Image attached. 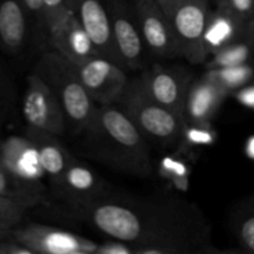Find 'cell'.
<instances>
[{
	"label": "cell",
	"instance_id": "d6986e66",
	"mask_svg": "<svg viewBox=\"0 0 254 254\" xmlns=\"http://www.w3.org/2000/svg\"><path fill=\"white\" fill-rule=\"evenodd\" d=\"M29 31V14L20 0H0V46L17 54L25 46Z\"/></svg>",
	"mask_w": 254,
	"mask_h": 254
},
{
	"label": "cell",
	"instance_id": "4fadbf2b",
	"mask_svg": "<svg viewBox=\"0 0 254 254\" xmlns=\"http://www.w3.org/2000/svg\"><path fill=\"white\" fill-rule=\"evenodd\" d=\"M67 4L92 37L98 55L121 64L114 46L108 10L103 0H67Z\"/></svg>",
	"mask_w": 254,
	"mask_h": 254
},
{
	"label": "cell",
	"instance_id": "f546056e",
	"mask_svg": "<svg viewBox=\"0 0 254 254\" xmlns=\"http://www.w3.org/2000/svg\"><path fill=\"white\" fill-rule=\"evenodd\" d=\"M0 254H34V252L9 236L0 240Z\"/></svg>",
	"mask_w": 254,
	"mask_h": 254
},
{
	"label": "cell",
	"instance_id": "7c38bea8",
	"mask_svg": "<svg viewBox=\"0 0 254 254\" xmlns=\"http://www.w3.org/2000/svg\"><path fill=\"white\" fill-rule=\"evenodd\" d=\"M55 196L64 203V210L88 205L108 191L104 181L86 164L72 160L56 186Z\"/></svg>",
	"mask_w": 254,
	"mask_h": 254
},
{
	"label": "cell",
	"instance_id": "4316f807",
	"mask_svg": "<svg viewBox=\"0 0 254 254\" xmlns=\"http://www.w3.org/2000/svg\"><path fill=\"white\" fill-rule=\"evenodd\" d=\"M159 175L171 181L174 185L181 190H188L189 188V169L184 161L174 159L171 156L161 159L158 165Z\"/></svg>",
	"mask_w": 254,
	"mask_h": 254
},
{
	"label": "cell",
	"instance_id": "f1b7e54d",
	"mask_svg": "<svg viewBox=\"0 0 254 254\" xmlns=\"http://www.w3.org/2000/svg\"><path fill=\"white\" fill-rule=\"evenodd\" d=\"M96 254H135V251L129 243L111 238L107 242L99 243Z\"/></svg>",
	"mask_w": 254,
	"mask_h": 254
},
{
	"label": "cell",
	"instance_id": "8992f818",
	"mask_svg": "<svg viewBox=\"0 0 254 254\" xmlns=\"http://www.w3.org/2000/svg\"><path fill=\"white\" fill-rule=\"evenodd\" d=\"M22 114L27 128L62 136L67 130V118L57 97L49 86L32 72L22 102Z\"/></svg>",
	"mask_w": 254,
	"mask_h": 254
},
{
	"label": "cell",
	"instance_id": "9c48e42d",
	"mask_svg": "<svg viewBox=\"0 0 254 254\" xmlns=\"http://www.w3.org/2000/svg\"><path fill=\"white\" fill-rule=\"evenodd\" d=\"M106 6L122 67L138 68L143 64L145 45L134 6H129L126 0H107Z\"/></svg>",
	"mask_w": 254,
	"mask_h": 254
},
{
	"label": "cell",
	"instance_id": "d4e9b609",
	"mask_svg": "<svg viewBox=\"0 0 254 254\" xmlns=\"http://www.w3.org/2000/svg\"><path fill=\"white\" fill-rule=\"evenodd\" d=\"M29 208L31 206L27 203L0 196V240L9 237L21 225Z\"/></svg>",
	"mask_w": 254,
	"mask_h": 254
},
{
	"label": "cell",
	"instance_id": "7a4b0ae2",
	"mask_svg": "<svg viewBox=\"0 0 254 254\" xmlns=\"http://www.w3.org/2000/svg\"><path fill=\"white\" fill-rule=\"evenodd\" d=\"M77 145L79 154L116 173L135 178L154 174L149 141L117 104L96 107Z\"/></svg>",
	"mask_w": 254,
	"mask_h": 254
},
{
	"label": "cell",
	"instance_id": "44dd1931",
	"mask_svg": "<svg viewBox=\"0 0 254 254\" xmlns=\"http://www.w3.org/2000/svg\"><path fill=\"white\" fill-rule=\"evenodd\" d=\"M0 196L27 203L34 207L44 200L45 188L39 181L20 178L0 165Z\"/></svg>",
	"mask_w": 254,
	"mask_h": 254
},
{
	"label": "cell",
	"instance_id": "6da1fadb",
	"mask_svg": "<svg viewBox=\"0 0 254 254\" xmlns=\"http://www.w3.org/2000/svg\"><path fill=\"white\" fill-rule=\"evenodd\" d=\"M107 237L133 246L135 254H211V225L196 203L169 193L111 192L64 210Z\"/></svg>",
	"mask_w": 254,
	"mask_h": 254
},
{
	"label": "cell",
	"instance_id": "484cf974",
	"mask_svg": "<svg viewBox=\"0 0 254 254\" xmlns=\"http://www.w3.org/2000/svg\"><path fill=\"white\" fill-rule=\"evenodd\" d=\"M72 14L67 0H42V16L47 40Z\"/></svg>",
	"mask_w": 254,
	"mask_h": 254
},
{
	"label": "cell",
	"instance_id": "5b68a950",
	"mask_svg": "<svg viewBox=\"0 0 254 254\" xmlns=\"http://www.w3.org/2000/svg\"><path fill=\"white\" fill-rule=\"evenodd\" d=\"M168 15L180 44L184 59L193 64L207 60L203 34L211 9L207 0H158Z\"/></svg>",
	"mask_w": 254,
	"mask_h": 254
},
{
	"label": "cell",
	"instance_id": "836d02e7",
	"mask_svg": "<svg viewBox=\"0 0 254 254\" xmlns=\"http://www.w3.org/2000/svg\"><path fill=\"white\" fill-rule=\"evenodd\" d=\"M252 64L254 66V49H253V59H252Z\"/></svg>",
	"mask_w": 254,
	"mask_h": 254
},
{
	"label": "cell",
	"instance_id": "2e32d148",
	"mask_svg": "<svg viewBox=\"0 0 254 254\" xmlns=\"http://www.w3.org/2000/svg\"><path fill=\"white\" fill-rule=\"evenodd\" d=\"M27 138L32 141L39 154L42 171L49 178L51 188L56 186L76 156L72 155L59 140V136L37 129L27 128Z\"/></svg>",
	"mask_w": 254,
	"mask_h": 254
},
{
	"label": "cell",
	"instance_id": "4dcf8cb0",
	"mask_svg": "<svg viewBox=\"0 0 254 254\" xmlns=\"http://www.w3.org/2000/svg\"><path fill=\"white\" fill-rule=\"evenodd\" d=\"M20 2L24 5L29 16L32 17L40 25V27L45 30L44 16H42V0H20Z\"/></svg>",
	"mask_w": 254,
	"mask_h": 254
},
{
	"label": "cell",
	"instance_id": "83f0119b",
	"mask_svg": "<svg viewBox=\"0 0 254 254\" xmlns=\"http://www.w3.org/2000/svg\"><path fill=\"white\" fill-rule=\"evenodd\" d=\"M218 7L232 12L243 21H254V0H215Z\"/></svg>",
	"mask_w": 254,
	"mask_h": 254
},
{
	"label": "cell",
	"instance_id": "30bf717a",
	"mask_svg": "<svg viewBox=\"0 0 254 254\" xmlns=\"http://www.w3.org/2000/svg\"><path fill=\"white\" fill-rule=\"evenodd\" d=\"M134 10L144 45L154 56L160 59L183 57L173 25L158 0H136Z\"/></svg>",
	"mask_w": 254,
	"mask_h": 254
},
{
	"label": "cell",
	"instance_id": "3957f363",
	"mask_svg": "<svg viewBox=\"0 0 254 254\" xmlns=\"http://www.w3.org/2000/svg\"><path fill=\"white\" fill-rule=\"evenodd\" d=\"M64 108L67 118L68 131L78 135L91 121L97 104L84 88L74 64L57 52H45L34 68Z\"/></svg>",
	"mask_w": 254,
	"mask_h": 254
},
{
	"label": "cell",
	"instance_id": "ba28073f",
	"mask_svg": "<svg viewBox=\"0 0 254 254\" xmlns=\"http://www.w3.org/2000/svg\"><path fill=\"white\" fill-rule=\"evenodd\" d=\"M10 236L34 254H96L99 245L69 231L40 223H21Z\"/></svg>",
	"mask_w": 254,
	"mask_h": 254
},
{
	"label": "cell",
	"instance_id": "5bb4252c",
	"mask_svg": "<svg viewBox=\"0 0 254 254\" xmlns=\"http://www.w3.org/2000/svg\"><path fill=\"white\" fill-rule=\"evenodd\" d=\"M228 96L230 94L206 73L200 78H193L184 102V122L211 123Z\"/></svg>",
	"mask_w": 254,
	"mask_h": 254
},
{
	"label": "cell",
	"instance_id": "603a6c76",
	"mask_svg": "<svg viewBox=\"0 0 254 254\" xmlns=\"http://www.w3.org/2000/svg\"><path fill=\"white\" fill-rule=\"evenodd\" d=\"M205 73L216 83L220 84L230 96L233 92L254 81V66L252 64L211 68Z\"/></svg>",
	"mask_w": 254,
	"mask_h": 254
},
{
	"label": "cell",
	"instance_id": "8fae6325",
	"mask_svg": "<svg viewBox=\"0 0 254 254\" xmlns=\"http://www.w3.org/2000/svg\"><path fill=\"white\" fill-rule=\"evenodd\" d=\"M139 79L151 99L183 116L184 102L193 81L192 73L188 68L155 64L146 69Z\"/></svg>",
	"mask_w": 254,
	"mask_h": 254
},
{
	"label": "cell",
	"instance_id": "9a60e30c",
	"mask_svg": "<svg viewBox=\"0 0 254 254\" xmlns=\"http://www.w3.org/2000/svg\"><path fill=\"white\" fill-rule=\"evenodd\" d=\"M49 44L72 64H79L98 55L93 40L73 12L67 17L60 29L50 35Z\"/></svg>",
	"mask_w": 254,
	"mask_h": 254
},
{
	"label": "cell",
	"instance_id": "cb8c5ba5",
	"mask_svg": "<svg viewBox=\"0 0 254 254\" xmlns=\"http://www.w3.org/2000/svg\"><path fill=\"white\" fill-rule=\"evenodd\" d=\"M217 140V131L212 128L211 123H185L179 143L181 153L191 150L198 146H208Z\"/></svg>",
	"mask_w": 254,
	"mask_h": 254
},
{
	"label": "cell",
	"instance_id": "277c9868",
	"mask_svg": "<svg viewBox=\"0 0 254 254\" xmlns=\"http://www.w3.org/2000/svg\"><path fill=\"white\" fill-rule=\"evenodd\" d=\"M117 106L127 114L149 143L161 148L179 146L185 122L181 114L165 108L149 97L140 79H129Z\"/></svg>",
	"mask_w": 254,
	"mask_h": 254
},
{
	"label": "cell",
	"instance_id": "7402d4cb",
	"mask_svg": "<svg viewBox=\"0 0 254 254\" xmlns=\"http://www.w3.org/2000/svg\"><path fill=\"white\" fill-rule=\"evenodd\" d=\"M231 228L242 251L254 253V193L235 208L231 216Z\"/></svg>",
	"mask_w": 254,
	"mask_h": 254
},
{
	"label": "cell",
	"instance_id": "ffe728a7",
	"mask_svg": "<svg viewBox=\"0 0 254 254\" xmlns=\"http://www.w3.org/2000/svg\"><path fill=\"white\" fill-rule=\"evenodd\" d=\"M253 49L254 21L248 26L242 36L208 56L205 61L206 69L252 64Z\"/></svg>",
	"mask_w": 254,
	"mask_h": 254
},
{
	"label": "cell",
	"instance_id": "ac0fdd59",
	"mask_svg": "<svg viewBox=\"0 0 254 254\" xmlns=\"http://www.w3.org/2000/svg\"><path fill=\"white\" fill-rule=\"evenodd\" d=\"M252 22L243 21L222 7L211 10L203 34V46L207 57L242 36Z\"/></svg>",
	"mask_w": 254,
	"mask_h": 254
},
{
	"label": "cell",
	"instance_id": "e0dca14e",
	"mask_svg": "<svg viewBox=\"0 0 254 254\" xmlns=\"http://www.w3.org/2000/svg\"><path fill=\"white\" fill-rule=\"evenodd\" d=\"M0 165L26 180L39 181L45 175L36 148L26 135L0 141Z\"/></svg>",
	"mask_w": 254,
	"mask_h": 254
},
{
	"label": "cell",
	"instance_id": "52a82bcc",
	"mask_svg": "<svg viewBox=\"0 0 254 254\" xmlns=\"http://www.w3.org/2000/svg\"><path fill=\"white\" fill-rule=\"evenodd\" d=\"M74 67L97 106L117 104L129 82L124 67L101 55L74 64Z\"/></svg>",
	"mask_w": 254,
	"mask_h": 254
},
{
	"label": "cell",
	"instance_id": "1f68e13d",
	"mask_svg": "<svg viewBox=\"0 0 254 254\" xmlns=\"http://www.w3.org/2000/svg\"><path fill=\"white\" fill-rule=\"evenodd\" d=\"M231 96H235V98L241 104H243L245 107H248V108L254 111V82H251L247 86L233 92Z\"/></svg>",
	"mask_w": 254,
	"mask_h": 254
},
{
	"label": "cell",
	"instance_id": "d6a6232c",
	"mask_svg": "<svg viewBox=\"0 0 254 254\" xmlns=\"http://www.w3.org/2000/svg\"><path fill=\"white\" fill-rule=\"evenodd\" d=\"M246 150H247L248 156H251V158H254V138H251L250 140H248L247 148H246Z\"/></svg>",
	"mask_w": 254,
	"mask_h": 254
}]
</instances>
